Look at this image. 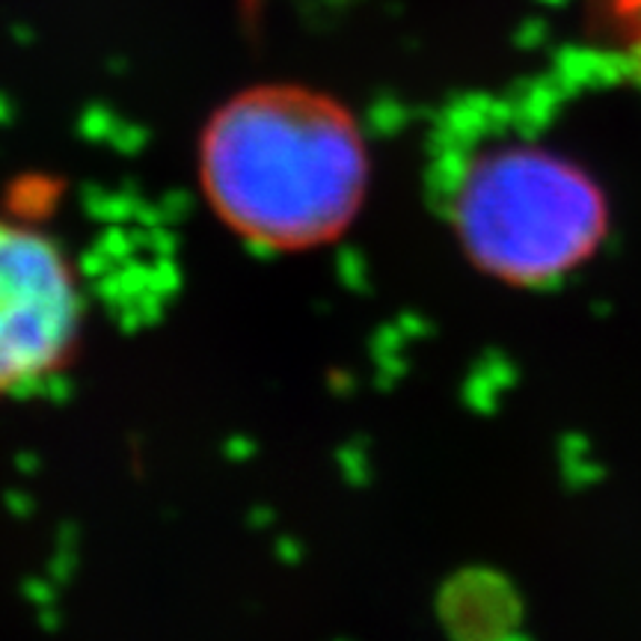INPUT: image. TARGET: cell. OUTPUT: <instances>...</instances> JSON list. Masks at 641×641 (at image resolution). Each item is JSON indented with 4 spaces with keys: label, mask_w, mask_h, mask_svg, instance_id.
Returning a JSON list of instances; mask_svg holds the SVG:
<instances>
[{
    "label": "cell",
    "mask_w": 641,
    "mask_h": 641,
    "mask_svg": "<svg viewBox=\"0 0 641 641\" xmlns=\"http://www.w3.org/2000/svg\"><path fill=\"white\" fill-rule=\"evenodd\" d=\"M372 161L339 99L298 84L232 95L199 139V182L214 214L261 250L335 241L369 194Z\"/></svg>",
    "instance_id": "obj_1"
},
{
    "label": "cell",
    "mask_w": 641,
    "mask_h": 641,
    "mask_svg": "<svg viewBox=\"0 0 641 641\" xmlns=\"http://www.w3.org/2000/svg\"><path fill=\"white\" fill-rule=\"evenodd\" d=\"M434 190L466 259L517 289L565 279L609 235L603 187L540 143H446Z\"/></svg>",
    "instance_id": "obj_2"
},
{
    "label": "cell",
    "mask_w": 641,
    "mask_h": 641,
    "mask_svg": "<svg viewBox=\"0 0 641 641\" xmlns=\"http://www.w3.org/2000/svg\"><path fill=\"white\" fill-rule=\"evenodd\" d=\"M75 261L45 229L0 217V399L63 374L84 335Z\"/></svg>",
    "instance_id": "obj_3"
},
{
    "label": "cell",
    "mask_w": 641,
    "mask_h": 641,
    "mask_svg": "<svg viewBox=\"0 0 641 641\" xmlns=\"http://www.w3.org/2000/svg\"><path fill=\"white\" fill-rule=\"evenodd\" d=\"M591 24L600 37L635 48L641 39V0H591Z\"/></svg>",
    "instance_id": "obj_4"
},
{
    "label": "cell",
    "mask_w": 641,
    "mask_h": 641,
    "mask_svg": "<svg viewBox=\"0 0 641 641\" xmlns=\"http://www.w3.org/2000/svg\"><path fill=\"white\" fill-rule=\"evenodd\" d=\"M635 56H639V72H641V39H639V45H635Z\"/></svg>",
    "instance_id": "obj_5"
}]
</instances>
